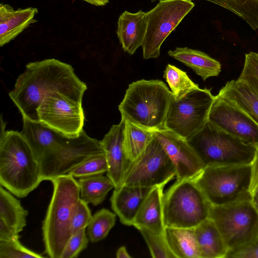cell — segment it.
Here are the masks:
<instances>
[{"label":"cell","instance_id":"ffe728a7","mask_svg":"<svg viewBox=\"0 0 258 258\" xmlns=\"http://www.w3.org/2000/svg\"><path fill=\"white\" fill-rule=\"evenodd\" d=\"M237 107L258 125V95L245 82H227L217 95Z\"/></svg>","mask_w":258,"mask_h":258},{"label":"cell","instance_id":"f35d334b","mask_svg":"<svg viewBox=\"0 0 258 258\" xmlns=\"http://www.w3.org/2000/svg\"><path fill=\"white\" fill-rule=\"evenodd\" d=\"M116 257L117 258H131L132 256L130 255L127 252L126 247L124 246L120 247L117 250L116 253Z\"/></svg>","mask_w":258,"mask_h":258},{"label":"cell","instance_id":"52a82bcc","mask_svg":"<svg viewBox=\"0 0 258 258\" xmlns=\"http://www.w3.org/2000/svg\"><path fill=\"white\" fill-rule=\"evenodd\" d=\"M211 205L192 179H176L164 194L165 227L194 228L209 218Z\"/></svg>","mask_w":258,"mask_h":258},{"label":"cell","instance_id":"4316f807","mask_svg":"<svg viewBox=\"0 0 258 258\" xmlns=\"http://www.w3.org/2000/svg\"><path fill=\"white\" fill-rule=\"evenodd\" d=\"M225 9L243 19L253 30L258 29V0H204Z\"/></svg>","mask_w":258,"mask_h":258},{"label":"cell","instance_id":"4dcf8cb0","mask_svg":"<svg viewBox=\"0 0 258 258\" xmlns=\"http://www.w3.org/2000/svg\"><path fill=\"white\" fill-rule=\"evenodd\" d=\"M108 169L105 154L93 156L72 169L68 174L75 178L103 174Z\"/></svg>","mask_w":258,"mask_h":258},{"label":"cell","instance_id":"44dd1931","mask_svg":"<svg viewBox=\"0 0 258 258\" xmlns=\"http://www.w3.org/2000/svg\"><path fill=\"white\" fill-rule=\"evenodd\" d=\"M200 258L226 257L228 249L215 223L209 218L194 228Z\"/></svg>","mask_w":258,"mask_h":258},{"label":"cell","instance_id":"7a4b0ae2","mask_svg":"<svg viewBox=\"0 0 258 258\" xmlns=\"http://www.w3.org/2000/svg\"><path fill=\"white\" fill-rule=\"evenodd\" d=\"M42 181L39 164L21 133L5 130L1 118L0 183L18 198L26 197Z\"/></svg>","mask_w":258,"mask_h":258},{"label":"cell","instance_id":"9c48e42d","mask_svg":"<svg viewBox=\"0 0 258 258\" xmlns=\"http://www.w3.org/2000/svg\"><path fill=\"white\" fill-rule=\"evenodd\" d=\"M215 97L211 89L207 88L195 90L178 100L172 96L165 121L166 128L189 140L208 121Z\"/></svg>","mask_w":258,"mask_h":258},{"label":"cell","instance_id":"83f0119b","mask_svg":"<svg viewBox=\"0 0 258 258\" xmlns=\"http://www.w3.org/2000/svg\"><path fill=\"white\" fill-rule=\"evenodd\" d=\"M164 78L170 87L176 100L184 97L191 91L200 88L191 81L186 72L172 64H168L164 71Z\"/></svg>","mask_w":258,"mask_h":258},{"label":"cell","instance_id":"1f68e13d","mask_svg":"<svg viewBox=\"0 0 258 258\" xmlns=\"http://www.w3.org/2000/svg\"><path fill=\"white\" fill-rule=\"evenodd\" d=\"M237 79L246 83L258 95V53L245 54L243 68Z\"/></svg>","mask_w":258,"mask_h":258},{"label":"cell","instance_id":"5bb4252c","mask_svg":"<svg viewBox=\"0 0 258 258\" xmlns=\"http://www.w3.org/2000/svg\"><path fill=\"white\" fill-rule=\"evenodd\" d=\"M154 133L175 168L176 179H193L205 167L186 140L166 128Z\"/></svg>","mask_w":258,"mask_h":258},{"label":"cell","instance_id":"6da1fadb","mask_svg":"<svg viewBox=\"0 0 258 258\" xmlns=\"http://www.w3.org/2000/svg\"><path fill=\"white\" fill-rule=\"evenodd\" d=\"M87 89L72 66L48 58L28 63L9 95L23 117L39 122L37 108L47 96L59 91L82 101Z\"/></svg>","mask_w":258,"mask_h":258},{"label":"cell","instance_id":"7c38bea8","mask_svg":"<svg viewBox=\"0 0 258 258\" xmlns=\"http://www.w3.org/2000/svg\"><path fill=\"white\" fill-rule=\"evenodd\" d=\"M39 122L70 138L83 130L85 115L82 101L57 91L47 96L37 108Z\"/></svg>","mask_w":258,"mask_h":258},{"label":"cell","instance_id":"74e56055","mask_svg":"<svg viewBox=\"0 0 258 258\" xmlns=\"http://www.w3.org/2000/svg\"><path fill=\"white\" fill-rule=\"evenodd\" d=\"M251 194L258 186V148L251 164Z\"/></svg>","mask_w":258,"mask_h":258},{"label":"cell","instance_id":"d590c367","mask_svg":"<svg viewBox=\"0 0 258 258\" xmlns=\"http://www.w3.org/2000/svg\"><path fill=\"white\" fill-rule=\"evenodd\" d=\"M226 257L258 258V237L239 247L229 250Z\"/></svg>","mask_w":258,"mask_h":258},{"label":"cell","instance_id":"8fae6325","mask_svg":"<svg viewBox=\"0 0 258 258\" xmlns=\"http://www.w3.org/2000/svg\"><path fill=\"white\" fill-rule=\"evenodd\" d=\"M195 6L192 0H160L146 12L147 30L141 46L144 59L159 56L162 43Z\"/></svg>","mask_w":258,"mask_h":258},{"label":"cell","instance_id":"e575fe53","mask_svg":"<svg viewBox=\"0 0 258 258\" xmlns=\"http://www.w3.org/2000/svg\"><path fill=\"white\" fill-rule=\"evenodd\" d=\"M88 204L80 199L72 224V235L88 227L92 215Z\"/></svg>","mask_w":258,"mask_h":258},{"label":"cell","instance_id":"b9f144b4","mask_svg":"<svg viewBox=\"0 0 258 258\" xmlns=\"http://www.w3.org/2000/svg\"><path fill=\"white\" fill-rule=\"evenodd\" d=\"M152 2H155V1H156L157 0H151Z\"/></svg>","mask_w":258,"mask_h":258},{"label":"cell","instance_id":"5b68a950","mask_svg":"<svg viewBox=\"0 0 258 258\" xmlns=\"http://www.w3.org/2000/svg\"><path fill=\"white\" fill-rule=\"evenodd\" d=\"M251 164L206 166L192 180L212 205L251 201Z\"/></svg>","mask_w":258,"mask_h":258},{"label":"cell","instance_id":"e0dca14e","mask_svg":"<svg viewBox=\"0 0 258 258\" xmlns=\"http://www.w3.org/2000/svg\"><path fill=\"white\" fill-rule=\"evenodd\" d=\"M147 26V14L142 10L136 13L125 11L119 16L116 34L125 52L133 54L142 46Z\"/></svg>","mask_w":258,"mask_h":258},{"label":"cell","instance_id":"ab89813d","mask_svg":"<svg viewBox=\"0 0 258 258\" xmlns=\"http://www.w3.org/2000/svg\"><path fill=\"white\" fill-rule=\"evenodd\" d=\"M85 1L91 5H93L96 6H103L106 5L109 0H82Z\"/></svg>","mask_w":258,"mask_h":258},{"label":"cell","instance_id":"f1b7e54d","mask_svg":"<svg viewBox=\"0 0 258 258\" xmlns=\"http://www.w3.org/2000/svg\"><path fill=\"white\" fill-rule=\"evenodd\" d=\"M116 215L109 210L103 208L92 216L87 232L91 242H97L107 236L115 225Z\"/></svg>","mask_w":258,"mask_h":258},{"label":"cell","instance_id":"cb8c5ba5","mask_svg":"<svg viewBox=\"0 0 258 258\" xmlns=\"http://www.w3.org/2000/svg\"><path fill=\"white\" fill-rule=\"evenodd\" d=\"M80 198L96 206L103 202L108 192L114 188L112 180L102 174L79 178Z\"/></svg>","mask_w":258,"mask_h":258},{"label":"cell","instance_id":"60d3db41","mask_svg":"<svg viewBox=\"0 0 258 258\" xmlns=\"http://www.w3.org/2000/svg\"><path fill=\"white\" fill-rule=\"evenodd\" d=\"M251 202L256 210L258 211V186L251 192Z\"/></svg>","mask_w":258,"mask_h":258},{"label":"cell","instance_id":"484cf974","mask_svg":"<svg viewBox=\"0 0 258 258\" xmlns=\"http://www.w3.org/2000/svg\"><path fill=\"white\" fill-rule=\"evenodd\" d=\"M28 214V211L23 208L20 201L1 185L0 219L19 233L26 225Z\"/></svg>","mask_w":258,"mask_h":258},{"label":"cell","instance_id":"7402d4cb","mask_svg":"<svg viewBox=\"0 0 258 258\" xmlns=\"http://www.w3.org/2000/svg\"><path fill=\"white\" fill-rule=\"evenodd\" d=\"M168 54L191 68L204 81L218 76L221 71V64L218 61L199 50L176 47L169 50Z\"/></svg>","mask_w":258,"mask_h":258},{"label":"cell","instance_id":"8d00e7d4","mask_svg":"<svg viewBox=\"0 0 258 258\" xmlns=\"http://www.w3.org/2000/svg\"><path fill=\"white\" fill-rule=\"evenodd\" d=\"M18 234L19 232L15 228L0 219V241L18 239L20 238Z\"/></svg>","mask_w":258,"mask_h":258},{"label":"cell","instance_id":"f546056e","mask_svg":"<svg viewBox=\"0 0 258 258\" xmlns=\"http://www.w3.org/2000/svg\"><path fill=\"white\" fill-rule=\"evenodd\" d=\"M138 229L146 241L152 257L175 258L167 244L164 235L158 234L145 228Z\"/></svg>","mask_w":258,"mask_h":258},{"label":"cell","instance_id":"2e32d148","mask_svg":"<svg viewBox=\"0 0 258 258\" xmlns=\"http://www.w3.org/2000/svg\"><path fill=\"white\" fill-rule=\"evenodd\" d=\"M164 185L152 188L137 213L133 226L145 228L158 234L164 235L165 225L163 215Z\"/></svg>","mask_w":258,"mask_h":258},{"label":"cell","instance_id":"ac0fdd59","mask_svg":"<svg viewBox=\"0 0 258 258\" xmlns=\"http://www.w3.org/2000/svg\"><path fill=\"white\" fill-rule=\"evenodd\" d=\"M152 188L122 185L114 189L110 198L111 208L122 224L133 226L141 205Z\"/></svg>","mask_w":258,"mask_h":258},{"label":"cell","instance_id":"277c9868","mask_svg":"<svg viewBox=\"0 0 258 258\" xmlns=\"http://www.w3.org/2000/svg\"><path fill=\"white\" fill-rule=\"evenodd\" d=\"M172 93L159 80L133 82L118 106L121 118L144 129H165V121Z\"/></svg>","mask_w":258,"mask_h":258},{"label":"cell","instance_id":"d4e9b609","mask_svg":"<svg viewBox=\"0 0 258 258\" xmlns=\"http://www.w3.org/2000/svg\"><path fill=\"white\" fill-rule=\"evenodd\" d=\"M155 137L154 132L125 120L123 147L127 160L132 161L138 158Z\"/></svg>","mask_w":258,"mask_h":258},{"label":"cell","instance_id":"603a6c76","mask_svg":"<svg viewBox=\"0 0 258 258\" xmlns=\"http://www.w3.org/2000/svg\"><path fill=\"white\" fill-rule=\"evenodd\" d=\"M164 236L175 258H200L194 228L166 227Z\"/></svg>","mask_w":258,"mask_h":258},{"label":"cell","instance_id":"4fadbf2b","mask_svg":"<svg viewBox=\"0 0 258 258\" xmlns=\"http://www.w3.org/2000/svg\"><path fill=\"white\" fill-rule=\"evenodd\" d=\"M208 121L246 143L258 148V125L240 109L216 95Z\"/></svg>","mask_w":258,"mask_h":258},{"label":"cell","instance_id":"8992f818","mask_svg":"<svg viewBox=\"0 0 258 258\" xmlns=\"http://www.w3.org/2000/svg\"><path fill=\"white\" fill-rule=\"evenodd\" d=\"M187 141L205 167L251 164L257 149L209 121Z\"/></svg>","mask_w":258,"mask_h":258},{"label":"cell","instance_id":"3957f363","mask_svg":"<svg viewBox=\"0 0 258 258\" xmlns=\"http://www.w3.org/2000/svg\"><path fill=\"white\" fill-rule=\"evenodd\" d=\"M51 181L53 191L42 222V236L45 253L51 258H60L72 236L80 189L78 182L69 174Z\"/></svg>","mask_w":258,"mask_h":258},{"label":"cell","instance_id":"30bf717a","mask_svg":"<svg viewBox=\"0 0 258 258\" xmlns=\"http://www.w3.org/2000/svg\"><path fill=\"white\" fill-rule=\"evenodd\" d=\"M176 175L172 161L155 137L138 158L129 161L122 185L147 187L165 186Z\"/></svg>","mask_w":258,"mask_h":258},{"label":"cell","instance_id":"836d02e7","mask_svg":"<svg viewBox=\"0 0 258 258\" xmlns=\"http://www.w3.org/2000/svg\"><path fill=\"white\" fill-rule=\"evenodd\" d=\"M89 238L86 233V228L73 234L67 243L60 258L77 257L88 244Z\"/></svg>","mask_w":258,"mask_h":258},{"label":"cell","instance_id":"d6a6232c","mask_svg":"<svg viewBox=\"0 0 258 258\" xmlns=\"http://www.w3.org/2000/svg\"><path fill=\"white\" fill-rule=\"evenodd\" d=\"M44 256L25 247L18 239L0 241V258H42Z\"/></svg>","mask_w":258,"mask_h":258},{"label":"cell","instance_id":"ba28073f","mask_svg":"<svg viewBox=\"0 0 258 258\" xmlns=\"http://www.w3.org/2000/svg\"><path fill=\"white\" fill-rule=\"evenodd\" d=\"M209 218L218 228L228 251L258 237V211L251 201L211 205Z\"/></svg>","mask_w":258,"mask_h":258},{"label":"cell","instance_id":"d6986e66","mask_svg":"<svg viewBox=\"0 0 258 258\" xmlns=\"http://www.w3.org/2000/svg\"><path fill=\"white\" fill-rule=\"evenodd\" d=\"M38 9L28 7L15 10L9 4H0V46L15 38L31 24L36 22L34 17Z\"/></svg>","mask_w":258,"mask_h":258},{"label":"cell","instance_id":"9a60e30c","mask_svg":"<svg viewBox=\"0 0 258 258\" xmlns=\"http://www.w3.org/2000/svg\"><path fill=\"white\" fill-rule=\"evenodd\" d=\"M124 125L125 120L121 118L120 122L113 125L100 141L107 163V176L113 182L114 189L121 186L124 171L129 162L123 147Z\"/></svg>","mask_w":258,"mask_h":258}]
</instances>
